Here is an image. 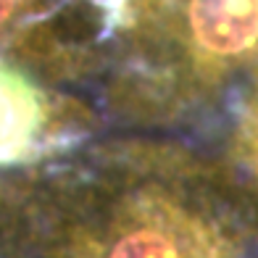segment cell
<instances>
[{
    "mask_svg": "<svg viewBox=\"0 0 258 258\" xmlns=\"http://www.w3.org/2000/svg\"><path fill=\"white\" fill-rule=\"evenodd\" d=\"M0 258H258V214L219 153L113 137L0 179Z\"/></svg>",
    "mask_w": 258,
    "mask_h": 258,
    "instance_id": "obj_1",
    "label": "cell"
},
{
    "mask_svg": "<svg viewBox=\"0 0 258 258\" xmlns=\"http://www.w3.org/2000/svg\"><path fill=\"white\" fill-rule=\"evenodd\" d=\"M111 0H0V48L48 79L100 77Z\"/></svg>",
    "mask_w": 258,
    "mask_h": 258,
    "instance_id": "obj_3",
    "label": "cell"
},
{
    "mask_svg": "<svg viewBox=\"0 0 258 258\" xmlns=\"http://www.w3.org/2000/svg\"><path fill=\"white\" fill-rule=\"evenodd\" d=\"M258 74V0H111L103 105L135 129L216 121Z\"/></svg>",
    "mask_w": 258,
    "mask_h": 258,
    "instance_id": "obj_2",
    "label": "cell"
},
{
    "mask_svg": "<svg viewBox=\"0 0 258 258\" xmlns=\"http://www.w3.org/2000/svg\"><path fill=\"white\" fill-rule=\"evenodd\" d=\"M95 126L98 116L87 103L0 61V166L63 156Z\"/></svg>",
    "mask_w": 258,
    "mask_h": 258,
    "instance_id": "obj_4",
    "label": "cell"
},
{
    "mask_svg": "<svg viewBox=\"0 0 258 258\" xmlns=\"http://www.w3.org/2000/svg\"><path fill=\"white\" fill-rule=\"evenodd\" d=\"M221 145L216 153L232 169L258 214V74L234 92L216 119Z\"/></svg>",
    "mask_w": 258,
    "mask_h": 258,
    "instance_id": "obj_5",
    "label": "cell"
}]
</instances>
